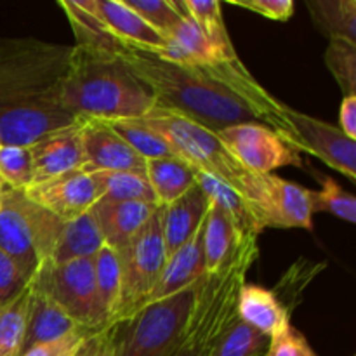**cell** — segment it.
Instances as JSON below:
<instances>
[{
	"instance_id": "cell-18",
	"label": "cell",
	"mask_w": 356,
	"mask_h": 356,
	"mask_svg": "<svg viewBox=\"0 0 356 356\" xmlns=\"http://www.w3.org/2000/svg\"><path fill=\"white\" fill-rule=\"evenodd\" d=\"M160 205L146 202H104L97 200L92 212L99 226L104 245L115 252L124 249L149 221Z\"/></svg>"
},
{
	"instance_id": "cell-43",
	"label": "cell",
	"mask_w": 356,
	"mask_h": 356,
	"mask_svg": "<svg viewBox=\"0 0 356 356\" xmlns=\"http://www.w3.org/2000/svg\"><path fill=\"white\" fill-rule=\"evenodd\" d=\"M339 129L346 138L356 141V96H344L339 108Z\"/></svg>"
},
{
	"instance_id": "cell-26",
	"label": "cell",
	"mask_w": 356,
	"mask_h": 356,
	"mask_svg": "<svg viewBox=\"0 0 356 356\" xmlns=\"http://www.w3.org/2000/svg\"><path fill=\"white\" fill-rule=\"evenodd\" d=\"M146 177L149 181L156 204L169 205L186 193L195 184V169L179 156L146 160Z\"/></svg>"
},
{
	"instance_id": "cell-34",
	"label": "cell",
	"mask_w": 356,
	"mask_h": 356,
	"mask_svg": "<svg viewBox=\"0 0 356 356\" xmlns=\"http://www.w3.org/2000/svg\"><path fill=\"white\" fill-rule=\"evenodd\" d=\"M270 337L236 316L235 322L221 334L211 356H261L266 355Z\"/></svg>"
},
{
	"instance_id": "cell-35",
	"label": "cell",
	"mask_w": 356,
	"mask_h": 356,
	"mask_svg": "<svg viewBox=\"0 0 356 356\" xmlns=\"http://www.w3.org/2000/svg\"><path fill=\"white\" fill-rule=\"evenodd\" d=\"M322 184L320 191H312V209L313 212L325 211L336 218L355 225L356 222V200L355 195L343 190L332 177L323 176L320 172H313Z\"/></svg>"
},
{
	"instance_id": "cell-41",
	"label": "cell",
	"mask_w": 356,
	"mask_h": 356,
	"mask_svg": "<svg viewBox=\"0 0 356 356\" xmlns=\"http://www.w3.org/2000/svg\"><path fill=\"white\" fill-rule=\"evenodd\" d=\"M28 282L16 268V264L9 259L7 254L0 250V306L13 301L24 289Z\"/></svg>"
},
{
	"instance_id": "cell-40",
	"label": "cell",
	"mask_w": 356,
	"mask_h": 356,
	"mask_svg": "<svg viewBox=\"0 0 356 356\" xmlns=\"http://www.w3.org/2000/svg\"><path fill=\"white\" fill-rule=\"evenodd\" d=\"M266 356H316L306 337L289 323L270 339Z\"/></svg>"
},
{
	"instance_id": "cell-11",
	"label": "cell",
	"mask_w": 356,
	"mask_h": 356,
	"mask_svg": "<svg viewBox=\"0 0 356 356\" xmlns=\"http://www.w3.org/2000/svg\"><path fill=\"white\" fill-rule=\"evenodd\" d=\"M226 148L254 174H273L285 165L301 167L302 159L280 136L263 124H240L218 132Z\"/></svg>"
},
{
	"instance_id": "cell-47",
	"label": "cell",
	"mask_w": 356,
	"mask_h": 356,
	"mask_svg": "<svg viewBox=\"0 0 356 356\" xmlns=\"http://www.w3.org/2000/svg\"><path fill=\"white\" fill-rule=\"evenodd\" d=\"M0 145H2V139H0Z\"/></svg>"
},
{
	"instance_id": "cell-17",
	"label": "cell",
	"mask_w": 356,
	"mask_h": 356,
	"mask_svg": "<svg viewBox=\"0 0 356 356\" xmlns=\"http://www.w3.org/2000/svg\"><path fill=\"white\" fill-rule=\"evenodd\" d=\"M83 122L86 120L52 132L30 146L33 183L52 179L83 165Z\"/></svg>"
},
{
	"instance_id": "cell-22",
	"label": "cell",
	"mask_w": 356,
	"mask_h": 356,
	"mask_svg": "<svg viewBox=\"0 0 356 356\" xmlns=\"http://www.w3.org/2000/svg\"><path fill=\"white\" fill-rule=\"evenodd\" d=\"M236 316L270 339L291 323V315L280 305L275 292L256 284H243L240 287Z\"/></svg>"
},
{
	"instance_id": "cell-36",
	"label": "cell",
	"mask_w": 356,
	"mask_h": 356,
	"mask_svg": "<svg viewBox=\"0 0 356 356\" xmlns=\"http://www.w3.org/2000/svg\"><path fill=\"white\" fill-rule=\"evenodd\" d=\"M124 2L129 9L139 14L153 30L165 38H169V35L186 16L181 2L174 0H124Z\"/></svg>"
},
{
	"instance_id": "cell-44",
	"label": "cell",
	"mask_w": 356,
	"mask_h": 356,
	"mask_svg": "<svg viewBox=\"0 0 356 356\" xmlns=\"http://www.w3.org/2000/svg\"><path fill=\"white\" fill-rule=\"evenodd\" d=\"M106 330H108V325L104 327V329L97 330V332L90 334L89 337H87L86 341H83L82 346L79 348V351H76L73 356H96L97 350H99L101 343H103L104 336H106Z\"/></svg>"
},
{
	"instance_id": "cell-28",
	"label": "cell",
	"mask_w": 356,
	"mask_h": 356,
	"mask_svg": "<svg viewBox=\"0 0 356 356\" xmlns=\"http://www.w3.org/2000/svg\"><path fill=\"white\" fill-rule=\"evenodd\" d=\"M99 188V200L104 202H146L156 204L146 172L136 170H99L90 172ZM159 205V204H156Z\"/></svg>"
},
{
	"instance_id": "cell-1",
	"label": "cell",
	"mask_w": 356,
	"mask_h": 356,
	"mask_svg": "<svg viewBox=\"0 0 356 356\" xmlns=\"http://www.w3.org/2000/svg\"><path fill=\"white\" fill-rule=\"evenodd\" d=\"M120 58L152 89L156 108L183 115L214 132L240 124H263L291 146L287 104L263 89L238 58L209 65H176L136 51H125Z\"/></svg>"
},
{
	"instance_id": "cell-13",
	"label": "cell",
	"mask_w": 356,
	"mask_h": 356,
	"mask_svg": "<svg viewBox=\"0 0 356 356\" xmlns=\"http://www.w3.org/2000/svg\"><path fill=\"white\" fill-rule=\"evenodd\" d=\"M94 10L108 33L129 51L155 56L170 63L179 61L177 49L153 30L139 14L129 9L124 0H94Z\"/></svg>"
},
{
	"instance_id": "cell-32",
	"label": "cell",
	"mask_w": 356,
	"mask_h": 356,
	"mask_svg": "<svg viewBox=\"0 0 356 356\" xmlns=\"http://www.w3.org/2000/svg\"><path fill=\"white\" fill-rule=\"evenodd\" d=\"M30 294L31 282H28L13 301L0 306V356H19L26 329Z\"/></svg>"
},
{
	"instance_id": "cell-4",
	"label": "cell",
	"mask_w": 356,
	"mask_h": 356,
	"mask_svg": "<svg viewBox=\"0 0 356 356\" xmlns=\"http://www.w3.org/2000/svg\"><path fill=\"white\" fill-rule=\"evenodd\" d=\"M72 51L37 38H0V113L61 104Z\"/></svg>"
},
{
	"instance_id": "cell-3",
	"label": "cell",
	"mask_w": 356,
	"mask_h": 356,
	"mask_svg": "<svg viewBox=\"0 0 356 356\" xmlns=\"http://www.w3.org/2000/svg\"><path fill=\"white\" fill-rule=\"evenodd\" d=\"M259 236H238L226 259L205 273L172 356H211L221 334L235 322L240 287L259 257Z\"/></svg>"
},
{
	"instance_id": "cell-8",
	"label": "cell",
	"mask_w": 356,
	"mask_h": 356,
	"mask_svg": "<svg viewBox=\"0 0 356 356\" xmlns=\"http://www.w3.org/2000/svg\"><path fill=\"white\" fill-rule=\"evenodd\" d=\"M117 254L122 275V302L117 318V323H120L145 305L146 298L159 284L167 263L162 235V207L156 209L145 228Z\"/></svg>"
},
{
	"instance_id": "cell-39",
	"label": "cell",
	"mask_w": 356,
	"mask_h": 356,
	"mask_svg": "<svg viewBox=\"0 0 356 356\" xmlns=\"http://www.w3.org/2000/svg\"><path fill=\"white\" fill-rule=\"evenodd\" d=\"M94 332H97V330L79 327V329L72 330L66 336L51 341V343L37 344V346L30 348V350L24 351L19 356H73L79 351V348L82 346L83 341Z\"/></svg>"
},
{
	"instance_id": "cell-14",
	"label": "cell",
	"mask_w": 356,
	"mask_h": 356,
	"mask_svg": "<svg viewBox=\"0 0 356 356\" xmlns=\"http://www.w3.org/2000/svg\"><path fill=\"white\" fill-rule=\"evenodd\" d=\"M82 148V169L87 172H99V170L145 172L146 160L141 159L106 122H83Z\"/></svg>"
},
{
	"instance_id": "cell-6",
	"label": "cell",
	"mask_w": 356,
	"mask_h": 356,
	"mask_svg": "<svg viewBox=\"0 0 356 356\" xmlns=\"http://www.w3.org/2000/svg\"><path fill=\"white\" fill-rule=\"evenodd\" d=\"M65 221L28 200L23 190L0 193V250L30 282L51 263Z\"/></svg>"
},
{
	"instance_id": "cell-37",
	"label": "cell",
	"mask_w": 356,
	"mask_h": 356,
	"mask_svg": "<svg viewBox=\"0 0 356 356\" xmlns=\"http://www.w3.org/2000/svg\"><path fill=\"white\" fill-rule=\"evenodd\" d=\"M0 181L10 190H24L33 183L30 148L0 145Z\"/></svg>"
},
{
	"instance_id": "cell-5",
	"label": "cell",
	"mask_w": 356,
	"mask_h": 356,
	"mask_svg": "<svg viewBox=\"0 0 356 356\" xmlns=\"http://www.w3.org/2000/svg\"><path fill=\"white\" fill-rule=\"evenodd\" d=\"M141 120L159 132L172 146L174 153L190 163L193 169L218 177L236 193L242 195L252 205L264 226V176L250 172L247 167H243L226 148L218 132L163 108H153Z\"/></svg>"
},
{
	"instance_id": "cell-19",
	"label": "cell",
	"mask_w": 356,
	"mask_h": 356,
	"mask_svg": "<svg viewBox=\"0 0 356 356\" xmlns=\"http://www.w3.org/2000/svg\"><path fill=\"white\" fill-rule=\"evenodd\" d=\"M207 195L200 190L198 184L181 195L177 200L170 202L169 205L162 207V235L163 247H165V257H172L204 222L209 211Z\"/></svg>"
},
{
	"instance_id": "cell-38",
	"label": "cell",
	"mask_w": 356,
	"mask_h": 356,
	"mask_svg": "<svg viewBox=\"0 0 356 356\" xmlns=\"http://www.w3.org/2000/svg\"><path fill=\"white\" fill-rule=\"evenodd\" d=\"M325 65L344 96H356V45L344 40H330L325 51Z\"/></svg>"
},
{
	"instance_id": "cell-12",
	"label": "cell",
	"mask_w": 356,
	"mask_h": 356,
	"mask_svg": "<svg viewBox=\"0 0 356 356\" xmlns=\"http://www.w3.org/2000/svg\"><path fill=\"white\" fill-rule=\"evenodd\" d=\"M28 200L45 209L63 221H72L90 211L99 200V188L90 172L73 169L52 179L33 183L24 188Z\"/></svg>"
},
{
	"instance_id": "cell-29",
	"label": "cell",
	"mask_w": 356,
	"mask_h": 356,
	"mask_svg": "<svg viewBox=\"0 0 356 356\" xmlns=\"http://www.w3.org/2000/svg\"><path fill=\"white\" fill-rule=\"evenodd\" d=\"M94 271H96L101 309L108 323H117L122 302V275L118 254L108 245L101 247L99 252L94 256Z\"/></svg>"
},
{
	"instance_id": "cell-7",
	"label": "cell",
	"mask_w": 356,
	"mask_h": 356,
	"mask_svg": "<svg viewBox=\"0 0 356 356\" xmlns=\"http://www.w3.org/2000/svg\"><path fill=\"white\" fill-rule=\"evenodd\" d=\"M202 278L177 294L136 309L124 322L117 323L113 356H172Z\"/></svg>"
},
{
	"instance_id": "cell-33",
	"label": "cell",
	"mask_w": 356,
	"mask_h": 356,
	"mask_svg": "<svg viewBox=\"0 0 356 356\" xmlns=\"http://www.w3.org/2000/svg\"><path fill=\"white\" fill-rule=\"evenodd\" d=\"M141 159L155 160V159H169L177 156L174 153L172 146L162 138L156 131H153L149 125H146L141 118L136 120H117L106 122Z\"/></svg>"
},
{
	"instance_id": "cell-42",
	"label": "cell",
	"mask_w": 356,
	"mask_h": 356,
	"mask_svg": "<svg viewBox=\"0 0 356 356\" xmlns=\"http://www.w3.org/2000/svg\"><path fill=\"white\" fill-rule=\"evenodd\" d=\"M229 2L275 21H287L294 14V2L292 0H243V2L229 0Z\"/></svg>"
},
{
	"instance_id": "cell-23",
	"label": "cell",
	"mask_w": 356,
	"mask_h": 356,
	"mask_svg": "<svg viewBox=\"0 0 356 356\" xmlns=\"http://www.w3.org/2000/svg\"><path fill=\"white\" fill-rule=\"evenodd\" d=\"M195 183L200 186V190L207 195L212 204L221 207V211L228 216L240 236H259L264 232L263 222L252 205L228 184L198 169H195Z\"/></svg>"
},
{
	"instance_id": "cell-46",
	"label": "cell",
	"mask_w": 356,
	"mask_h": 356,
	"mask_svg": "<svg viewBox=\"0 0 356 356\" xmlns=\"http://www.w3.org/2000/svg\"><path fill=\"white\" fill-rule=\"evenodd\" d=\"M3 188H6V184H3L2 181H0V193H2V190H3Z\"/></svg>"
},
{
	"instance_id": "cell-27",
	"label": "cell",
	"mask_w": 356,
	"mask_h": 356,
	"mask_svg": "<svg viewBox=\"0 0 356 356\" xmlns=\"http://www.w3.org/2000/svg\"><path fill=\"white\" fill-rule=\"evenodd\" d=\"M313 23L329 40H344L356 45L355 0H308Z\"/></svg>"
},
{
	"instance_id": "cell-21",
	"label": "cell",
	"mask_w": 356,
	"mask_h": 356,
	"mask_svg": "<svg viewBox=\"0 0 356 356\" xmlns=\"http://www.w3.org/2000/svg\"><path fill=\"white\" fill-rule=\"evenodd\" d=\"M31 282L30 308H28L26 329H24L23 343H21V353L28 351L37 344L51 343L66 336L72 330L79 329L76 325L45 291H42L33 280Z\"/></svg>"
},
{
	"instance_id": "cell-24",
	"label": "cell",
	"mask_w": 356,
	"mask_h": 356,
	"mask_svg": "<svg viewBox=\"0 0 356 356\" xmlns=\"http://www.w3.org/2000/svg\"><path fill=\"white\" fill-rule=\"evenodd\" d=\"M103 245L104 240L90 209L72 221H65L49 264H63L75 259L94 257Z\"/></svg>"
},
{
	"instance_id": "cell-31",
	"label": "cell",
	"mask_w": 356,
	"mask_h": 356,
	"mask_svg": "<svg viewBox=\"0 0 356 356\" xmlns=\"http://www.w3.org/2000/svg\"><path fill=\"white\" fill-rule=\"evenodd\" d=\"M179 2L184 13L195 21L202 33L225 58H238L229 40L225 19H222L221 2H216V0H179Z\"/></svg>"
},
{
	"instance_id": "cell-16",
	"label": "cell",
	"mask_w": 356,
	"mask_h": 356,
	"mask_svg": "<svg viewBox=\"0 0 356 356\" xmlns=\"http://www.w3.org/2000/svg\"><path fill=\"white\" fill-rule=\"evenodd\" d=\"M312 190L275 174L264 176L263 219L266 228L313 229Z\"/></svg>"
},
{
	"instance_id": "cell-30",
	"label": "cell",
	"mask_w": 356,
	"mask_h": 356,
	"mask_svg": "<svg viewBox=\"0 0 356 356\" xmlns=\"http://www.w3.org/2000/svg\"><path fill=\"white\" fill-rule=\"evenodd\" d=\"M238 236V232L228 216L211 202L204 221V259L207 273L214 271L226 259Z\"/></svg>"
},
{
	"instance_id": "cell-9",
	"label": "cell",
	"mask_w": 356,
	"mask_h": 356,
	"mask_svg": "<svg viewBox=\"0 0 356 356\" xmlns=\"http://www.w3.org/2000/svg\"><path fill=\"white\" fill-rule=\"evenodd\" d=\"M31 280L76 323L89 330L110 325L97 296L94 257L63 264H47Z\"/></svg>"
},
{
	"instance_id": "cell-20",
	"label": "cell",
	"mask_w": 356,
	"mask_h": 356,
	"mask_svg": "<svg viewBox=\"0 0 356 356\" xmlns=\"http://www.w3.org/2000/svg\"><path fill=\"white\" fill-rule=\"evenodd\" d=\"M205 273L207 271H205L204 259V222H202L198 232L172 257L167 259L159 284L155 285L152 294L146 298L143 306L165 299L169 296H174L177 292L184 291V289L191 287L202 277H205Z\"/></svg>"
},
{
	"instance_id": "cell-25",
	"label": "cell",
	"mask_w": 356,
	"mask_h": 356,
	"mask_svg": "<svg viewBox=\"0 0 356 356\" xmlns=\"http://www.w3.org/2000/svg\"><path fill=\"white\" fill-rule=\"evenodd\" d=\"M59 6L72 23L79 47L113 52V54H124L125 51H129L108 33L106 26L94 10V0H75V2L61 0Z\"/></svg>"
},
{
	"instance_id": "cell-2",
	"label": "cell",
	"mask_w": 356,
	"mask_h": 356,
	"mask_svg": "<svg viewBox=\"0 0 356 356\" xmlns=\"http://www.w3.org/2000/svg\"><path fill=\"white\" fill-rule=\"evenodd\" d=\"M61 106L82 120L117 122L146 117L156 101L120 54L75 45L61 86Z\"/></svg>"
},
{
	"instance_id": "cell-10",
	"label": "cell",
	"mask_w": 356,
	"mask_h": 356,
	"mask_svg": "<svg viewBox=\"0 0 356 356\" xmlns=\"http://www.w3.org/2000/svg\"><path fill=\"white\" fill-rule=\"evenodd\" d=\"M285 115L291 125V146L296 152L315 155L350 181L356 179V141L346 138L337 125L292 110L291 106H287Z\"/></svg>"
},
{
	"instance_id": "cell-15",
	"label": "cell",
	"mask_w": 356,
	"mask_h": 356,
	"mask_svg": "<svg viewBox=\"0 0 356 356\" xmlns=\"http://www.w3.org/2000/svg\"><path fill=\"white\" fill-rule=\"evenodd\" d=\"M76 122H82V118H76L61 104L17 108L0 113V139L2 145L30 148L38 139Z\"/></svg>"
},
{
	"instance_id": "cell-45",
	"label": "cell",
	"mask_w": 356,
	"mask_h": 356,
	"mask_svg": "<svg viewBox=\"0 0 356 356\" xmlns=\"http://www.w3.org/2000/svg\"><path fill=\"white\" fill-rule=\"evenodd\" d=\"M115 330H117V323H110L106 330V336H104L103 343H101L99 350H97L96 356H113V337Z\"/></svg>"
}]
</instances>
